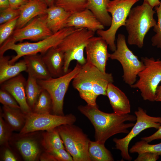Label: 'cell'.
Returning <instances> with one entry per match:
<instances>
[{"instance_id": "6da1fadb", "label": "cell", "mask_w": 161, "mask_h": 161, "mask_svg": "<svg viewBox=\"0 0 161 161\" xmlns=\"http://www.w3.org/2000/svg\"><path fill=\"white\" fill-rule=\"evenodd\" d=\"M79 111L87 117L93 125L95 130L96 141L105 144L106 141L114 135L120 133L128 134L129 128L134 125L126 121L136 120L135 115L129 114L121 115L114 112L107 113L100 111L97 105L87 104L78 107Z\"/></svg>"}, {"instance_id": "7a4b0ae2", "label": "cell", "mask_w": 161, "mask_h": 161, "mask_svg": "<svg viewBox=\"0 0 161 161\" xmlns=\"http://www.w3.org/2000/svg\"><path fill=\"white\" fill-rule=\"evenodd\" d=\"M72 80V86L81 98L87 104L92 106L97 105L96 100L98 96H106L108 84L114 81L112 73L103 72L87 62L81 65Z\"/></svg>"}, {"instance_id": "3957f363", "label": "cell", "mask_w": 161, "mask_h": 161, "mask_svg": "<svg viewBox=\"0 0 161 161\" xmlns=\"http://www.w3.org/2000/svg\"><path fill=\"white\" fill-rule=\"evenodd\" d=\"M156 13L153 7L145 3L131 8L125 26L128 34L127 42L129 45H136L139 48L143 47L146 35L157 24L154 18Z\"/></svg>"}, {"instance_id": "277c9868", "label": "cell", "mask_w": 161, "mask_h": 161, "mask_svg": "<svg viewBox=\"0 0 161 161\" xmlns=\"http://www.w3.org/2000/svg\"><path fill=\"white\" fill-rule=\"evenodd\" d=\"M78 29L74 27H65L51 36L33 43L24 42L18 44L6 40L0 47V56L4 55L8 50H14L16 55L10 60V64L15 63L24 56L40 53L43 55L51 48L57 46L68 35Z\"/></svg>"}, {"instance_id": "5b68a950", "label": "cell", "mask_w": 161, "mask_h": 161, "mask_svg": "<svg viewBox=\"0 0 161 161\" xmlns=\"http://www.w3.org/2000/svg\"><path fill=\"white\" fill-rule=\"evenodd\" d=\"M95 33L86 28L78 29L66 36L57 46L64 54V70L65 73L71 70L69 67L72 61L76 60L81 65L86 63L84 50Z\"/></svg>"}, {"instance_id": "8992f818", "label": "cell", "mask_w": 161, "mask_h": 161, "mask_svg": "<svg viewBox=\"0 0 161 161\" xmlns=\"http://www.w3.org/2000/svg\"><path fill=\"white\" fill-rule=\"evenodd\" d=\"M141 60L145 67L139 73V79L130 86L138 89L144 100L154 101L157 87L161 81V60L145 57H142Z\"/></svg>"}, {"instance_id": "52a82bcc", "label": "cell", "mask_w": 161, "mask_h": 161, "mask_svg": "<svg viewBox=\"0 0 161 161\" xmlns=\"http://www.w3.org/2000/svg\"><path fill=\"white\" fill-rule=\"evenodd\" d=\"M57 129L73 161H91L88 151L90 140L80 128L73 124H66Z\"/></svg>"}, {"instance_id": "ba28073f", "label": "cell", "mask_w": 161, "mask_h": 161, "mask_svg": "<svg viewBox=\"0 0 161 161\" xmlns=\"http://www.w3.org/2000/svg\"><path fill=\"white\" fill-rule=\"evenodd\" d=\"M109 58L120 63L123 70V80L130 86L135 83L139 73L145 67L143 62L128 47L125 36L122 34L118 35L116 49L109 54Z\"/></svg>"}, {"instance_id": "9c48e42d", "label": "cell", "mask_w": 161, "mask_h": 161, "mask_svg": "<svg viewBox=\"0 0 161 161\" xmlns=\"http://www.w3.org/2000/svg\"><path fill=\"white\" fill-rule=\"evenodd\" d=\"M140 0H113L107 5V10L112 15V22L107 30L97 31V35L106 41L110 50L116 49L115 35L118 30L125 26L126 19L133 6Z\"/></svg>"}, {"instance_id": "30bf717a", "label": "cell", "mask_w": 161, "mask_h": 161, "mask_svg": "<svg viewBox=\"0 0 161 161\" xmlns=\"http://www.w3.org/2000/svg\"><path fill=\"white\" fill-rule=\"evenodd\" d=\"M81 65L77 63L72 70L60 77L45 80H37V82L50 95L52 100L53 114L64 116V101L71 81L79 72Z\"/></svg>"}, {"instance_id": "8fae6325", "label": "cell", "mask_w": 161, "mask_h": 161, "mask_svg": "<svg viewBox=\"0 0 161 161\" xmlns=\"http://www.w3.org/2000/svg\"><path fill=\"white\" fill-rule=\"evenodd\" d=\"M134 113L137 117L136 122L131 131L123 138L113 139L115 143L114 148L119 150L122 158L129 161L132 159L128 149L129 144L132 139L145 129L150 128L157 129L161 125V117L149 116L147 114L146 111L141 107H139Z\"/></svg>"}, {"instance_id": "7c38bea8", "label": "cell", "mask_w": 161, "mask_h": 161, "mask_svg": "<svg viewBox=\"0 0 161 161\" xmlns=\"http://www.w3.org/2000/svg\"><path fill=\"white\" fill-rule=\"evenodd\" d=\"M76 118L70 114L61 116L51 114H37L32 112L26 114L25 123L20 131V134L24 135L36 131H48L64 124H72Z\"/></svg>"}, {"instance_id": "4fadbf2b", "label": "cell", "mask_w": 161, "mask_h": 161, "mask_svg": "<svg viewBox=\"0 0 161 161\" xmlns=\"http://www.w3.org/2000/svg\"><path fill=\"white\" fill-rule=\"evenodd\" d=\"M47 14L35 17L24 27L15 29L7 40L16 43L24 40L38 41L53 34L47 24Z\"/></svg>"}, {"instance_id": "5bb4252c", "label": "cell", "mask_w": 161, "mask_h": 161, "mask_svg": "<svg viewBox=\"0 0 161 161\" xmlns=\"http://www.w3.org/2000/svg\"><path fill=\"white\" fill-rule=\"evenodd\" d=\"M108 46L106 41L101 36H94L85 48L87 62L103 72H106V63L109 58Z\"/></svg>"}, {"instance_id": "9a60e30c", "label": "cell", "mask_w": 161, "mask_h": 161, "mask_svg": "<svg viewBox=\"0 0 161 161\" xmlns=\"http://www.w3.org/2000/svg\"><path fill=\"white\" fill-rule=\"evenodd\" d=\"M26 81L23 75L20 74L1 84V88L8 92L13 96L21 110L26 114L32 112V110L27 100L25 90Z\"/></svg>"}, {"instance_id": "2e32d148", "label": "cell", "mask_w": 161, "mask_h": 161, "mask_svg": "<svg viewBox=\"0 0 161 161\" xmlns=\"http://www.w3.org/2000/svg\"><path fill=\"white\" fill-rule=\"evenodd\" d=\"M104 27L92 12L87 8L72 13L65 25V27L86 28L95 32L104 30Z\"/></svg>"}, {"instance_id": "e0dca14e", "label": "cell", "mask_w": 161, "mask_h": 161, "mask_svg": "<svg viewBox=\"0 0 161 161\" xmlns=\"http://www.w3.org/2000/svg\"><path fill=\"white\" fill-rule=\"evenodd\" d=\"M48 7L43 0H30L20 8V14L15 29L26 25L36 16L46 13Z\"/></svg>"}, {"instance_id": "ac0fdd59", "label": "cell", "mask_w": 161, "mask_h": 161, "mask_svg": "<svg viewBox=\"0 0 161 161\" xmlns=\"http://www.w3.org/2000/svg\"><path fill=\"white\" fill-rule=\"evenodd\" d=\"M41 55L52 78H58L66 74L64 70V54L57 46L51 48Z\"/></svg>"}, {"instance_id": "d6986e66", "label": "cell", "mask_w": 161, "mask_h": 161, "mask_svg": "<svg viewBox=\"0 0 161 161\" xmlns=\"http://www.w3.org/2000/svg\"><path fill=\"white\" fill-rule=\"evenodd\" d=\"M106 96L108 98L114 112L121 115L131 112L130 102L125 93L112 83L108 85Z\"/></svg>"}, {"instance_id": "ffe728a7", "label": "cell", "mask_w": 161, "mask_h": 161, "mask_svg": "<svg viewBox=\"0 0 161 161\" xmlns=\"http://www.w3.org/2000/svg\"><path fill=\"white\" fill-rule=\"evenodd\" d=\"M27 67L26 72L37 80H45L52 78L41 54L29 55L23 57Z\"/></svg>"}, {"instance_id": "44dd1931", "label": "cell", "mask_w": 161, "mask_h": 161, "mask_svg": "<svg viewBox=\"0 0 161 161\" xmlns=\"http://www.w3.org/2000/svg\"><path fill=\"white\" fill-rule=\"evenodd\" d=\"M46 13L47 26L53 34L65 28L66 21L72 14L55 5L48 7Z\"/></svg>"}, {"instance_id": "7402d4cb", "label": "cell", "mask_w": 161, "mask_h": 161, "mask_svg": "<svg viewBox=\"0 0 161 161\" xmlns=\"http://www.w3.org/2000/svg\"><path fill=\"white\" fill-rule=\"evenodd\" d=\"M10 58L9 56H0V85L26 70V65L24 60L11 64L9 62Z\"/></svg>"}, {"instance_id": "603a6c76", "label": "cell", "mask_w": 161, "mask_h": 161, "mask_svg": "<svg viewBox=\"0 0 161 161\" xmlns=\"http://www.w3.org/2000/svg\"><path fill=\"white\" fill-rule=\"evenodd\" d=\"M16 145L25 161H35L40 156L39 147L37 141L34 139L22 137L16 141Z\"/></svg>"}, {"instance_id": "cb8c5ba5", "label": "cell", "mask_w": 161, "mask_h": 161, "mask_svg": "<svg viewBox=\"0 0 161 161\" xmlns=\"http://www.w3.org/2000/svg\"><path fill=\"white\" fill-rule=\"evenodd\" d=\"M0 114L13 131H20L25 125L26 114L20 109L3 106Z\"/></svg>"}, {"instance_id": "d4e9b609", "label": "cell", "mask_w": 161, "mask_h": 161, "mask_svg": "<svg viewBox=\"0 0 161 161\" xmlns=\"http://www.w3.org/2000/svg\"><path fill=\"white\" fill-rule=\"evenodd\" d=\"M110 0H87L86 8L91 11L104 26L110 27L112 17L107 10Z\"/></svg>"}, {"instance_id": "484cf974", "label": "cell", "mask_w": 161, "mask_h": 161, "mask_svg": "<svg viewBox=\"0 0 161 161\" xmlns=\"http://www.w3.org/2000/svg\"><path fill=\"white\" fill-rule=\"evenodd\" d=\"M41 144L46 151L65 148L57 127L43 134Z\"/></svg>"}, {"instance_id": "4316f807", "label": "cell", "mask_w": 161, "mask_h": 161, "mask_svg": "<svg viewBox=\"0 0 161 161\" xmlns=\"http://www.w3.org/2000/svg\"><path fill=\"white\" fill-rule=\"evenodd\" d=\"M91 161H113L114 159L105 144L90 140L88 149Z\"/></svg>"}, {"instance_id": "83f0119b", "label": "cell", "mask_w": 161, "mask_h": 161, "mask_svg": "<svg viewBox=\"0 0 161 161\" xmlns=\"http://www.w3.org/2000/svg\"><path fill=\"white\" fill-rule=\"evenodd\" d=\"M43 89L37 80L28 75L25 85V93L27 103L32 110Z\"/></svg>"}, {"instance_id": "f1b7e54d", "label": "cell", "mask_w": 161, "mask_h": 161, "mask_svg": "<svg viewBox=\"0 0 161 161\" xmlns=\"http://www.w3.org/2000/svg\"><path fill=\"white\" fill-rule=\"evenodd\" d=\"M52 109V100L49 93L42 90L35 103L32 112L37 114L50 113Z\"/></svg>"}, {"instance_id": "f546056e", "label": "cell", "mask_w": 161, "mask_h": 161, "mask_svg": "<svg viewBox=\"0 0 161 161\" xmlns=\"http://www.w3.org/2000/svg\"><path fill=\"white\" fill-rule=\"evenodd\" d=\"M129 152L131 153H137L138 154L150 152L161 156V142L156 144H150L146 141L141 140L136 143L130 149Z\"/></svg>"}, {"instance_id": "4dcf8cb0", "label": "cell", "mask_w": 161, "mask_h": 161, "mask_svg": "<svg viewBox=\"0 0 161 161\" xmlns=\"http://www.w3.org/2000/svg\"><path fill=\"white\" fill-rule=\"evenodd\" d=\"M54 4L72 13L86 8L87 0H54Z\"/></svg>"}, {"instance_id": "1f68e13d", "label": "cell", "mask_w": 161, "mask_h": 161, "mask_svg": "<svg viewBox=\"0 0 161 161\" xmlns=\"http://www.w3.org/2000/svg\"><path fill=\"white\" fill-rule=\"evenodd\" d=\"M19 16L0 25V46L11 35L15 30Z\"/></svg>"}, {"instance_id": "d6a6232c", "label": "cell", "mask_w": 161, "mask_h": 161, "mask_svg": "<svg viewBox=\"0 0 161 161\" xmlns=\"http://www.w3.org/2000/svg\"><path fill=\"white\" fill-rule=\"evenodd\" d=\"M157 14V22L153 28V30L156 34L151 38L152 45L161 49V1L160 5L155 7Z\"/></svg>"}, {"instance_id": "836d02e7", "label": "cell", "mask_w": 161, "mask_h": 161, "mask_svg": "<svg viewBox=\"0 0 161 161\" xmlns=\"http://www.w3.org/2000/svg\"><path fill=\"white\" fill-rule=\"evenodd\" d=\"M13 131L4 120L1 115L0 116V144L7 145L11 138Z\"/></svg>"}, {"instance_id": "e575fe53", "label": "cell", "mask_w": 161, "mask_h": 161, "mask_svg": "<svg viewBox=\"0 0 161 161\" xmlns=\"http://www.w3.org/2000/svg\"><path fill=\"white\" fill-rule=\"evenodd\" d=\"M0 102L4 106L14 109H20L19 105L13 96L8 92L1 88Z\"/></svg>"}, {"instance_id": "d590c367", "label": "cell", "mask_w": 161, "mask_h": 161, "mask_svg": "<svg viewBox=\"0 0 161 161\" xmlns=\"http://www.w3.org/2000/svg\"><path fill=\"white\" fill-rule=\"evenodd\" d=\"M47 151L51 154L56 161H73L72 156L65 148Z\"/></svg>"}, {"instance_id": "8d00e7d4", "label": "cell", "mask_w": 161, "mask_h": 161, "mask_svg": "<svg viewBox=\"0 0 161 161\" xmlns=\"http://www.w3.org/2000/svg\"><path fill=\"white\" fill-rule=\"evenodd\" d=\"M158 155L152 153L145 152L138 154L134 161H156L159 158Z\"/></svg>"}, {"instance_id": "74e56055", "label": "cell", "mask_w": 161, "mask_h": 161, "mask_svg": "<svg viewBox=\"0 0 161 161\" xmlns=\"http://www.w3.org/2000/svg\"><path fill=\"white\" fill-rule=\"evenodd\" d=\"M0 11H2L4 13L5 22L19 16L20 14L19 9H13L9 7Z\"/></svg>"}, {"instance_id": "f35d334b", "label": "cell", "mask_w": 161, "mask_h": 161, "mask_svg": "<svg viewBox=\"0 0 161 161\" xmlns=\"http://www.w3.org/2000/svg\"><path fill=\"white\" fill-rule=\"evenodd\" d=\"M141 139L148 143L154 140L161 139V125L154 133L149 136L142 137Z\"/></svg>"}, {"instance_id": "ab89813d", "label": "cell", "mask_w": 161, "mask_h": 161, "mask_svg": "<svg viewBox=\"0 0 161 161\" xmlns=\"http://www.w3.org/2000/svg\"><path fill=\"white\" fill-rule=\"evenodd\" d=\"M29 0H8L10 8L19 9L22 6L27 3Z\"/></svg>"}, {"instance_id": "60d3db41", "label": "cell", "mask_w": 161, "mask_h": 161, "mask_svg": "<svg viewBox=\"0 0 161 161\" xmlns=\"http://www.w3.org/2000/svg\"><path fill=\"white\" fill-rule=\"evenodd\" d=\"M17 158L13 153L9 149H6L4 151L3 160L4 161H16Z\"/></svg>"}, {"instance_id": "b9f144b4", "label": "cell", "mask_w": 161, "mask_h": 161, "mask_svg": "<svg viewBox=\"0 0 161 161\" xmlns=\"http://www.w3.org/2000/svg\"><path fill=\"white\" fill-rule=\"evenodd\" d=\"M39 159L41 161H56L51 154L45 151L44 152L40 155Z\"/></svg>"}, {"instance_id": "7bdbcfd3", "label": "cell", "mask_w": 161, "mask_h": 161, "mask_svg": "<svg viewBox=\"0 0 161 161\" xmlns=\"http://www.w3.org/2000/svg\"><path fill=\"white\" fill-rule=\"evenodd\" d=\"M143 3L148 4L153 8L159 6L160 4V0H144Z\"/></svg>"}, {"instance_id": "ee69618b", "label": "cell", "mask_w": 161, "mask_h": 161, "mask_svg": "<svg viewBox=\"0 0 161 161\" xmlns=\"http://www.w3.org/2000/svg\"><path fill=\"white\" fill-rule=\"evenodd\" d=\"M10 7L8 0H0V10L6 9Z\"/></svg>"}, {"instance_id": "f6af8a7d", "label": "cell", "mask_w": 161, "mask_h": 161, "mask_svg": "<svg viewBox=\"0 0 161 161\" xmlns=\"http://www.w3.org/2000/svg\"><path fill=\"white\" fill-rule=\"evenodd\" d=\"M155 101L161 102V88L158 87L157 91Z\"/></svg>"}, {"instance_id": "bcb514c9", "label": "cell", "mask_w": 161, "mask_h": 161, "mask_svg": "<svg viewBox=\"0 0 161 161\" xmlns=\"http://www.w3.org/2000/svg\"><path fill=\"white\" fill-rule=\"evenodd\" d=\"M5 22V18L4 13L2 11H0V24Z\"/></svg>"}, {"instance_id": "7dc6e473", "label": "cell", "mask_w": 161, "mask_h": 161, "mask_svg": "<svg viewBox=\"0 0 161 161\" xmlns=\"http://www.w3.org/2000/svg\"><path fill=\"white\" fill-rule=\"evenodd\" d=\"M47 4L48 7H52L54 5V0H43Z\"/></svg>"}, {"instance_id": "c3c4849f", "label": "cell", "mask_w": 161, "mask_h": 161, "mask_svg": "<svg viewBox=\"0 0 161 161\" xmlns=\"http://www.w3.org/2000/svg\"><path fill=\"white\" fill-rule=\"evenodd\" d=\"M160 86H158V87L159 88H161V81L160 82Z\"/></svg>"}, {"instance_id": "681fc988", "label": "cell", "mask_w": 161, "mask_h": 161, "mask_svg": "<svg viewBox=\"0 0 161 161\" xmlns=\"http://www.w3.org/2000/svg\"></svg>"}]
</instances>
